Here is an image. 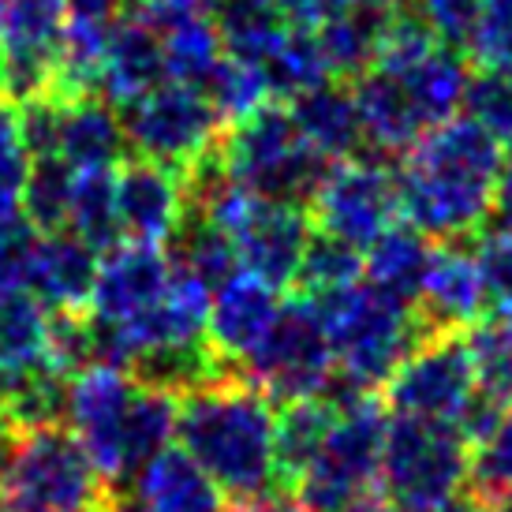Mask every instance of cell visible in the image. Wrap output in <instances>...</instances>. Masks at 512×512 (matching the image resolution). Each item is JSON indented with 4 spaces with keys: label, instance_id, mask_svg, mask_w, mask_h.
Segmentation results:
<instances>
[{
    "label": "cell",
    "instance_id": "obj_1",
    "mask_svg": "<svg viewBox=\"0 0 512 512\" xmlns=\"http://www.w3.org/2000/svg\"><path fill=\"white\" fill-rule=\"evenodd\" d=\"M505 146L468 116L430 128L400 157V217L427 240H475L494 214Z\"/></svg>",
    "mask_w": 512,
    "mask_h": 512
},
{
    "label": "cell",
    "instance_id": "obj_2",
    "mask_svg": "<svg viewBox=\"0 0 512 512\" xmlns=\"http://www.w3.org/2000/svg\"><path fill=\"white\" fill-rule=\"evenodd\" d=\"M176 441L214 475L228 501L277 490V412L240 370L180 397Z\"/></svg>",
    "mask_w": 512,
    "mask_h": 512
},
{
    "label": "cell",
    "instance_id": "obj_3",
    "mask_svg": "<svg viewBox=\"0 0 512 512\" xmlns=\"http://www.w3.org/2000/svg\"><path fill=\"white\" fill-rule=\"evenodd\" d=\"M113 486L68 427L4 434L0 512H98Z\"/></svg>",
    "mask_w": 512,
    "mask_h": 512
},
{
    "label": "cell",
    "instance_id": "obj_4",
    "mask_svg": "<svg viewBox=\"0 0 512 512\" xmlns=\"http://www.w3.org/2000/svg\"><path fill=\"white\" fill-rule=\"evenodd\" d=\"M311 303L326 318L337 385L352 393H382L408 352L419 341H427L412 307H400L370 285H356Z\"/></svg>",
    "mask_w": 512,
    "mask_h": 512
},
{
    "label": "cell",
    "instance_id": "obj_5",
    "mask_svg": "<svg viewBox=\"0 0 512 512\" xmlns=\"http://www.w3.org/2000/svg\"><path fill=\"white\" fill-rule=\"evenodd\" d=\"M221 157L232 180L251 195L292 206H311L326 172L337 165L311 150V143L299 135L288 101H266L240 124L225 128Z\"/></svg>",
    "mask_w": 512,
    "mask_h": 512
},
{
    "label": "cell",
    "instance_id": "obj_6",
    "mask_svg": "<svg viewBox=\"0 0 512 512\" xmlns=\"http://www.w3.org/2000/svg\"><path fill=\"white\" fill-rule=\"evenodd\" d=\"M326 397L337 404V423L311 460V468L292 486V494L303 501L307 512H344L352 501L378 490V468L389 430V408L382 393H352L333 378Z\"/></svg>",
    "mask_w": 512,
    "mask_h": 512
},
{
    "label": "cell",
    "instance_id": "obj_7",
    "mask_svg": "<svg viewBox=\"0 0 512 512\" xmlns=\"http://www.w3.org/2000/svg\"><path fill=\"white\" fill-rule=\"evenodd\" d=\"M471 445L456 423L389 415L378 494L397 512H427L468 483Z\"/></svg>",
    "mask_w": 512,
    "mask_h": 512
},
{
    "label": "cell",
    "instance_id": "obj_8",
    "mask_svg": "<svg viewBox=\"0 0 512 512\" xmlns=\"http://www.w3.org/2000/svg\"><path fill=\"white\" fill-rule=\"evenodd\" d=\"M191 214L210 217L217 228H225L243 273L266 281L277 292H292L303 251L314 236L307 206L258 199L232 180L202 210H191Z\"/></svg>",
    "mask_w": 512,
    "mask_h": 512
},
{
    "label": "cell",
    "instance_id": "obj_9",
    "mask_svg": "<svg viewBox=\"0 0 512 512\" xmlns=\"http://www.w3.org/2000/svg\"><path fill=\"white\" fill-rule=\"evenodd\" d=\"M240 374L255 382L273 404L326 397L337 378V363L322 311L307 296L292 292L281 303V314L266 333V341L243 359Z\"/></svg>",
    "mask_w": 512,
    "mask_h": 512
},
{
    "label": "cell",
    "instance_id": "obj_10",
    "mask_svg": "<svg viewBox=\"0 0 512 512\" xmlns=\"http://www.w3.org/2000/svg\"><path fill=\"white\" fill-rule=\"evenodd\" d=\"M131 154L157 161L184 176L199 157L221 143L225 124L202 90L184 83H161L135 105L120 109Z\"/></svg>",
    "mask_w": 512,
    "mask_h": 512
},
{
    "label": "cell",
    "instance_id": "obj_11",
    "mask_svg": "<svg viewBox=\"0 0 512 512\" xmlns=\"http://www.w3.org/2000/svg\"><path fill=\"white\" fill-rule=\"evenodd\" d=\"M311 221L318 232L337 236L367 251L393 225H400V184L397 172L378 157H348L326 172L311 199Z\"/></svg>",
    "mask_w": 512,
    "mask_h": 512
},
{
    "label": "cell",
    "instance_id": "obj_12",
    "mask_svg": "<svg viewBox=\"0 0 512 512\" xmlns=\"http://www.w3.org/2000/svg\"><path fill=\"white\" fill-rule=\"evenodd\" d=\"M479 393L471 367L468 333H434L408 352L397 374L385 382L382 400L389 415L456 423Z\"/></svg>",
    "mask_w": 512,
    "mask_h": 512
},
{
    "label": "cell",
    "instance_id": "obj_13",
    "mask_svg": "<svg viewBox=\"0 0 512 512\" xmlns=\"http://www.w3.org/2000/svg\"><path fill=\"white\" fill-rule=\"evenodd\" d=\"M64 0H0V98L12 109L57 94Z\"/></svg>",
    "mask_w": 512,
    "mask_h": 512
},
{
    "label": "cell",
    "instance_id": "obj_14",
    "mask_svg": "<svg viewBox=\"0 0 512 512\" xmlns=\"http://www.w3.org/2000/svg\"><path fill=\"white\" fill-rule=\"evenodd\" d=\"M135 393L139 382L120 367H86L68 382V430L113 490H124L128 483L120 464V427Z\"/></svg>",
    "mask_w": 512,
    "mask_h": 512
},
{
    "label": "cell",
    "instance_id": "obj_15",
    "mask_svg": "<svg viewBox=\"0 0 512 512\" xmlns=\"http://www.w3.org/2000/svg\"><path fill=\"white\" fill-rule=\"evenodd\" d=\"M490 311L486 303V281L475 258V240H449L434 243L427 281L415 303V322L419 329L434 333H468L479 326Z\"/></svg>",
    "mask_w": 512,
    "mask_h": 512
},
{
    "label": "cell",
    "instance_id": "obj_16",
    "mask_svg": "<svg viewBox=\"0 0 512 512\" xmlns=\"http://www.w3.org/2000/svg\"><path fill=\"white\" fill-rule=\"evenodd\" d=\"M116 214H120V236L128 243L165 247L187 214L180 172L131 154L116 169Z\"/></svg>",
    "mask_w": 512,
    "mask_h": 512
},
{
    "label": "cell",
    "instance_id": "obj_17",
    "mask_svg": "<svg viewBox=\"0 0 512 512\" xmlns=\"http://www.w3.org/2000/svg\"><path fill=\"white\" fill-rule=\"evenodd\" d=\"M172 277V266L165 258V247H150V243H116L113 251L101 255L98 285L90 296V314L98 322L120 326L131 322L135 314L154 307L165 296Z\"/></svg>",
    "mask_w": 512,
    "mask_h": 512
},
{
    "label": "cell",
    "instance_id": "obj_18",
    "mask_svg": "<svg viewBox=\"0 0 512 512\" xmlns=\"http://www.w3.org/2000/svg\"><path fill=\"white\" fill-rule=\"evenodd\" d=\"M281 292L258 281L251 273H236L217 288L210 299V318H206V341L217 356L243 367V359L266 341L270 326L281 314Z\"/></svg>",
    "mask_w": 512,
    "mask_h": 512
},
{
    "label": "cell",
    "instance_id": "obj_19",
    "mask_svg": "<svg viewBox=\"0 0 512 512\" xmlns=\"http://www.w3.org/2000/svg\"><path fill=\"white\" fill-rule=\"evenodd\" d=\"M161 83H169L161 30L135 12L120 15L113 27V38H109V53H105L98 94L113 109H128V105L146 98Z\"/></svg>",
    "mask_w": 512,
    "mask_h": 512
},
{
    "label": "cell",
    "instance_id": "obj_20",
    "mask_svg": "<svg viewBox=\"0 0 512 512\" xmlns=\"http://www.w3.org/2000/svg\"><path fill=\"white\" fill-rule=\"evenodd\" d=\"M131 494L143 501L146 512H228L232 505L214 475L180 441L146 460L131 483Z\"/></svg>",
    "mask_w": 512,
    "mask_h": 512
},
{
    "label": "cell",
    "instance_id": "obj_21",
    "mask_svg": "<svg viewBox=\"0 0 512 512\" xmlns=\"http://www.w3.org/2000/svg\"><path fill=\"white\" fill-rule=\"evenodd\" d=\"M352 94H356L359 116H363L367 146L374 150L378 161L404 157L427 135V124L415 113V105L408 98L400 75L370 68L367 75H359L356 83H352Z\"/></svg>",
    "mask_w": 512,
    "mask_h": 512
},
{
    "label": "cell",
    "instance_id": "obj_22",
    "mask_svg": "<svg viewBox=\"0 0 512 512\" xmlns=\"http://www.w3.org/2000/svg\"><path fill=\"white\" fill-rule=\"evenodd\" d=\"M101 255L75 232L42 236L30 266V292L49 311H90Z\"/></svg>",
    "mask_w": 512,
    "mask_h": 512
},
{
    "label": "cell",
    "instance_id": "obj_23",
    "mask_svg": "<svg viewBox=\"0 0 512 512\" xmlns=\"http://www.w3.org/2000/svg\"><path fill=\"white\" fill-rule=\"evenodd\" d=\"M288 105H292L299 135L311 143V150H318V154L326 157V161L359 157V150L367 146L363 116H359L352 83L326 79V83L311 86L307 94L292 98Z\"/></svg>",
    "mask_w": 512,
    "mask_h": 512
},
{
    "label": "cell",
    "instance_id": "obj_24",
    "mask_svg": "<svg viewBox=\"0 0 512 512\" xmlns=\"http://www.w3.org/2000/svg\"><path fill=\"white\" fill-rule=\"evenodd\" d=\"M75 172L79 169H120L131 157L128 131L120 120V109H113L101 94L64 101L60 120V150Z\"/></svg>",
    "mask_w": 512,
    "mask_h": 512
},
{
    "label": "cell",
    "instance_id": "obj_25",
    "mask_svg": "<svg viewBox=\"0 0 512 512\" xmlns=\"http://www.w3.org/2000/svg\"><path fill=\"white\" fill-rule=\"evenodd\" d=\"M397 8H400V0H370V4H363L356 12H344V15H333V19L314 23L318 49H322L329 79H337V83H356L359 75H367L370 68H374L382 34Z\"/></svg>",
    "mask_w": 512,
    "mask_h": 512
},
{
    "label": "cell",
    "instance_id": "obj_26",
    "mask_svg": "<svg viewBox=\"0 0 512 512\" xmlns=\"http://www.w3.org/2000/svg\"><path fill=\"white\" fill-rule=\"evenodd\" d=\"M363 255H367V266H363L367 285L389 296L393 303H400V307L415 311L423 281H427L430 258H434V240H427L408 221H400L378 243H370Z\"/></svg>",
    "mask_w": 512,
    "mask_h": 512
},
{
    "label": "cell",
    "instance_id": "obj_27",
    "mask_svg": "<svg viewBox=\"0 0 512 512\" xmlns=\"http://www.w3.org/2000/svg\"><path fill=\"white\" fill-rule=\"evenodd\" d=\"M400 79H404V90H408L419 120L430 131L445 124V120H453L464 109V90H468L471 68L464 49H453V45L441 42L427 60H419L412 72H404Z\"/></svg>",
    "mask_w": 512,
    "mask_h": 512
},
{
    "label": "cell",
    "instance_id": "obj_28",
    "mask_svg": "<svg viewBox=\"0 0 512 512\" xmlns=\"http://www.w3.org/2000/svg\"><path fill=\"white\" fill-rule=\"evenodd\" d=\"M49 367V307L34 292L0 299V374L27 378Z\"/></svg>",
    "mask_w": 512,
    "mask_h": 512
},
{
    "label": "cell",
    "instance_id": "obj_29",
    "mask_svg": "<svg viewBox=\"0 0 512 512\" xmlns=\"http://www.w3.org/2000/svg\"><path fill=\"white\" fill-rule=\"evenodd\" d=\"M333 423H337V404L329 397L288 400L277 408V483L285 490H292L299 475L311 468Z\"/></svg>",
    "mask_w": 512,
    "mask_h": 512
},
{
    "label": "cell",
    "instance_id": "obj_30",
    "mask_svg": "<svg viewBox=\"0 0 512 512\" xmlns=\"http://www.w3.org/2000/svg\"><path fill=\"white\" fill-rule=\"evenodd\" d=\"M165 258L176 273H191L195 281H202L214 292L228 277L240 273V258H236V247H232L225 228H217L210 217L191 214V210L165 243Z\"/></svg>",
    "mask_w": 512,
    "mask_h": 512
},
{
    "label": "cell",
    "instance_id": "obj_31",
    "mask_svg": "<svg viewBox=\"0 0 512 512\" xmlns=\"http://www.w3.org/2000/svg\"><path fill=\"white\" fill-rule=\"evenodd\" d=\"M161 45H165L169 83H184V86H195V90L225 60V42H221V30H217L210 12L187 15L180 23L161 27Z\"/></svg>",
    "mask_w": 512,
    "mask_h": 512
},
{
    "label": "cell",
    "instance_id": "obj_32",
    "mask_svg": "<svg viewBox=\"0 0 512 512\" xmlns=\"http://www.w3.org/2000/svg\"><path fill=\"white\" fill-rule=\"evenodd\" d=\"M68 232L90 243L98 255L113 251L120 236V214H116V169H79L72 184V210H68Z\"/></svg>",
    "mask_w": 512,
    "mask_h": 512
},
{
    "label": "cell",
    "instance_id": "obj_33",
    "mask_svg": "<svg viewBox=\"0 0 512 512\" xmlns=\"http://www.w3.org/2000/svg\"><path fill=\"white\" fill-rule=\"evenodd\" d=\"M363 266H367V255L359 247L314 228L311 243L303 251V262H299L292 292L307 299H326V296H337V292H348V288L359 285Z\"/></svg>",
    "mask_w": 512,
    "mask_h": 512
},
{
    "label": "cell",
    "instance_id": "obj_34",
    "mask_svg": "<svg viewBox=\"0 0 512 512\" xmlns=\"http://www.w3.org/2000/svg\"><path fill=\"white\" fill-rule=\"evenodd\" d=\"M75 169L64 157H34L23 187L19 214L27 217L38 236L68 232V210H72Z\"/></svg>",
    "mask_w": 512,
    "mask_h": 512
},
{
    "label": "cell",
    "instance_id": "obj_35",
    "mask_svg": "<svg viewBox=\"0 0 512 512\" xmlns=\"http://www.w3.org/2000/svg\"><path fill=\"white\" fill-rule=\"evenodd\" d=\"M468 352L479 393L512 408V318H483L468 329Z\"/></svg>",
    "mask_w": 512,
    "mask_h": 512
},
{
    "label": "cell",
    "instance_id": "obj_36",
    "mask_svg": "<svg viewBox=\"0 0 512 512\" xmlns=\"http://www.w3.org/2000/svg\"><path fill=\"white\" fill-rule=\"evenodd\" d=\"M199 90L206 94V101L214 105V113L221 116V124H225V128L240 124L243 116H251L258 105L273 101L270 86H266V75L258 72L255 64L228 57V53Z\"/></svg>",
    "mask_w": 512,
    "mask_h": 512
},
{
    "label": "cell",
    "instance_id": "obj_37",
    "mask_svg": "<svg viewBox=\"0 0 512 512\" xmlns=\"http://www.w3.org/2000/svg\"><path fill=\"white\" fill-rule=\"evenodd\" d=\"M464 490L490 512L501 509L512 498V408L505 412L501 427L490 438L471 445Z\"/></svg>",
    "mask_w": 512,
    "mask_h": 512
},
{
    "label": "cell",
    "instance_id": "obj_38",
    "mask_svg": "<svg viewBox=\"0 0 512 512\" xmlns=\"http://www.w3.org/2000/svg\"><path fill=\"white\" fill-rule=\"evenodd\" d=\"M471 124L512 146V72L509 68H475L464 90V109Z\"/></svg>",
    "mask_w": 512,
    "mask_h": 512
},
{
    "label": "cell",
    "instance_id": "obj_39",
    "mask_svg": "<svg viewBox=\"0 0 512 512\" xmlns=\"http://www.w3.org/2000/svg\"><path fill=\"white\" fill-rule=\"evenodd\" d=\"M475 258L486 281V318H512V221H486L475 236Z\"/></svg>",
    "mask_w": 512,
    "mask_h": 512
},
{
    "label": "cell",
    "instance_id": "obj_40",
    "mask_svg": "<svg viewBox=\"0 0 512 512\" xmlns=\"http://www.w3.org/2000/svg\"><path fill=\"white\" fill-rule=\"evenodd\" d=\"M38 232L23 214L0 217V299L30 292V266L38 251Z\"/></svg>",
    "mask_w": 512,
    "mask_h": 512
},
{
    "label": "cell",
    "instance_id": "obj_41",
    "mask_svg": "<svg viewBox=\"0 0 512 512\" xmlns=\"http://www.w3.org/2000/svg\"><path fill=\"white\" fill-rule=\"evenodd\" d=\"M27 172H30V154L23 150V139H19L15 109L0 98V217L19 214Z\"/></svg>",
    "mask_w": 512,
    "mask_h": 512
},
{
    "label": "cell",
    "instance_id": "obj_42",
    "mask_svg": "<svg viewBox=\"0 0 512 512\" xmlns=\"http://www.w3.org/2000/svg\"><path fill=\"white\" fill-rule=\"evenodd\" d=\"M468 57L475 68L512 72V0H486L483 19L468 42Z\"/></svg>",
    "mask_w": 512,
    "mask_h": 512
},
{
    "label": "cell",
    "instance_id": "obj_43",
    "mask_svg": "<svg viewBox=\"0 0 512 512\" xmlns=\"http://www.w3.org/2000/svg\"><path fill=\"white\" fill-rule=\"evenodd\" d=\"M419 15L438 34V42L453 45V49H468L471 34L483 19L486 0H412Z\"/></svg>",
    "mask_w": 512,
    "mask_h": 512
},
{
    "label": "cell",
    "instance_id": "obj_44",
    "mask_svg": "<svg viewBox=\"0 0 512 512\" xmlns=\"http://www.w3.org/2000/svg\"><path fill=\"white\" fill-rule=\"evenodd\" d=\"M68 19L75 23H98V27H113L124 15V0H64Z\"/></svg>",
    "mask_w": 512,
    "mask_h": 512
},
{
    "label": "cell",
    "instance_id": "obj_45",
    "mask_svg": "<svg viewBox=\"0 0 512 512\" xmlns=\"http://www.w3.org/2000/svg\"><path fill=\"white\" fill-rule=\"evenodd\" d=\"M228 512H307V509H303V501H299L292 490L277 486V490H266V494H258V498L232 501Z\"/></svg>",
    "mask_w": 512,
    "mask_h": 512
},
{
    "label": "cell",
    "instance_id": "obj_46",
    "mask_svg": "<svg viewBox=\"0 0 512 512\" xmlns=\"http://www.w3.org/2000/svg\"><path fill=\"white\" fill-rule=\"evenodd\" d=\"M363 4H370V0H299V15H303V23H322L333 15L356 12Z\"/></svg>",
    "mask_w": 512,
    "mask_h": 512
},
{
    "label": "cell",
    "instance_id": "obj_47",
    "mask_svg": "<svg viewBox=\"0 0 512 512\" xmlns=\"http://www.w3.org/2000/svg\"><path fill=\"white\" fill-rule=\"evenodd\" d=\"M490 221H512V146H505L498 172V191H494V214Z\"/></svg>",
    "mask_w": 512,
    "mask_h": 512
},
{
    "label": "cell",
    "instance_id": "obj_48",
    "mask_svg": "<svg viewBox=\"0 0 512 512\" xmlns=\"http://www.w3.org/2000/svg\"><path fill=\"white\" fill-rule=\"evenodd\" d=\"M98 512H146V505L135 494H128V490H113Z\"/></svg>",
    "mask_w": 512,
    "mask_h": 512
},
{
    "label": "cell",
    "instance_id": "obj_49",
    "mask_svg": "<svg viewBox=\"0 0 512 512\" xmlns=\"http://www.w3.org/2000/svg\"><path fill=\"white\" fill-rule=\"evenodd\" d=\"M344 512H397V509H393V505H389V501H385L378 490H370V494H363L359 501H352V505H348Z\"/></svg>",
    "mask_w": 512,
    "mask_h": 512
},
{
    "label": "cell",
    "instance_id": "obj_50",
    "mask_svg": "<svg viewBox=\"0 0 512 512\" xmlns=\"http://www.w3.org/2000/svg\"><path fill=\"white\" fill-rule=\"evenodd\" d=\"M8 393H12V382L0 374V438L8 434Z\"/></svg>",
    "mask_w": 512,
    "mask_h": 512
},
{
    "label": "cell",
    "instance_id": "obj_51",
    "mask_svg": "<svg viewBox=\"0 0 512 512\" xmlns=\"http://www.w3.org/2000/svg\"><path fill=\"white\" fill-rule=\"evenodd\" d=\"M124 4H128L131 12H139V15H143V12H154L157 4H165V0H124Z\"/></svg>",
    "mask_w": 512,
    "mask_h": 512
},
{
    "label": "cell",
    "instance_id": "obj_52",
    "mask_svg": "<svg viewBox=\"0 0 512 512\" xmlns=\"http://www.w3.org/2000/svg\"><path fill=\"white\" fill-rule=\"evenodd\" d=\"M0 479H4V449H0Z\"/></svg>",
    "mask_w": 512,
    "mask_h": 512
},
{
    "label": "cell",
    "instance_id": "obj_53",
    "mask_svg": "<svg viewBox=\"0 0 512 512\" xmlns=\"http://www.w3.org/2000/svg\"><path fill=\"white\" fill-rule=\"evenodd\" d=\"M501 512H512V498H509V501H505V505H501Z\"/></svg>",
    "mask_w": 512,
    "mask_h": 512
}]
</instances>
